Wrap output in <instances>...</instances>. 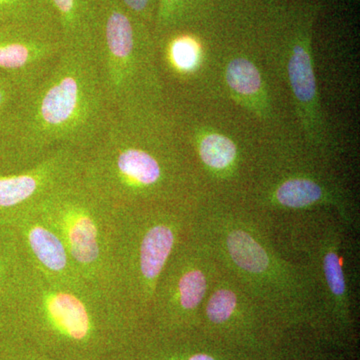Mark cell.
<instances>
[{
  "mask_svg": "<svg viewBox=\"0 0 360 360\" xmlns=\"http://www.w3.org/2000/svg\"><path fill=\"white\" fill-rule=\"evenodd\" d=\"M224 78L236 103L262 120L272 117L269 91L259 68L245 56H236L225 65Z\"/></svg>",
  "mask_w": 360,
  "mask_h": 360,
  "instance_id": "ac0fdd59",
  "label": "cell"
},
{
  "mask_svg": "<svg viewBox=\"0 0 360 360\" xmlns=\"http://www.w3.org/2000/svg\"><path fill=\"white\" fill-rule=\"evenodd\" d=\"M195 6L196 0H158L153 32L160 34L181 28L191 20Z\"/></svg>",
  "mask_w": 360,
  "mask_h": 360,
  "instance_id": "603a6c76",
  "label": "cell"
},
{
  "mask_svg": "<svg viewBox=\"0 0 360 360\" xmlns=\"http://www.w3.org/2000/svg\"><path fill=\"white\" fill-rule=\"evenodd\" d=\"M80 179L112 212L150 205L198 207L210 194L163 108L112 110L101 139L82 155Z\"/></svg>",
  "mask_w": 360,
  "mask_h": 360,
  "instance_id": "7a4b0ae2",
  "label": "cell"
},
{
  "mask_svg": "<svg viewBox=\"0 0 360 360\" xmlns=\"http://www.w3.org/2000/svg\"><path fill=\"white\" fill-rule=\"evenodd\" d=\"M127 13L139 18L142 22L150 26L153 30L158 0H115Z\"/></svg>",
  "mask_w": 360,
  "mask_h": 360,
  "instance_id": "d4e9b609",
  "label": "cell"
},
{
  "mask_svg": "<svg viewBox=\"0 0 360 360\" xmlns=\"http://www.w3.org/2000/svg\"><path fill=\"white\" fill-rule=\"evenodd\" d=\"M94 54L111 110L163 108V84L153 28L115 0H101Z\"/></svg>",
  "mask_w": 360,
  "mask_h": 360,
  "instance_id": "8992f818",
  "label": "cell"
},
{
  "mask_svg": "<svg viewBox=\"0 0 360 360\" xmlns=\"http://www.w3.org/2000/svg\"><path fill=\"white\" fill-rule=\"evenodd\" d=\"M6 227L15 238L26 264L53 278L82 279L58 229L37 203L18 214Z\"/></svg>",
  "mask_w": 360,
  "mask_h": 360,
  "instance_id": "9a60e30c",
  "label": "cell"
},
{
  "mask_svg": "<svg viewBox=\"0 0 360 360\" xmlns=\"http://www.w3.org/2000/svg\"><path fill=\"white\" fill-rule=\"evenodd\" d=\"M65 49L58 27L0 25V75L32 89Z\"/></svg>",
  "mask_w": 360,
  "mask_h": 360,
  "instance_id": "4fadbf2b",
  "label": "cell"
},
{
  "mask_svg": "<svg viewBox=\"0 0 360 360\" xmlns=\"http://www.w3.org/2000/svg\"><path fill=\"white\" fill-rule=\"evenodd\" d=\"M220 274L212 251L189 234L174 251L156 285L149 331L161 338L198 331L201 307Z\"/></svg>",
  "mask_w": 360,
  "mask_h": 360,
  "instance_id": "30bf717a",
  "label": "cell"
},
{
  "mask_svg": "<svg viewBox=\"0 0 360 360\" xmlns=\"http://www.w3.org/2000/svg\"><path fill=\"white\" fill-rule=\"evenodd\" d=\"M0 357L1 360H58L11 336L0 338Z\"/></svg>",
  "mask_w": 360,
  "mask_h": 360,
  "instance_id": "cb8c5ba5",
  "label": "cell"
},
{
  "mask_svg": "<svg viewBox=\"0 0 360 360\" xmlns=\"http://www.w3.org/2000/svg\"><path fill=\"white\" fill-rule=\"evenodd\" d=\"M0 25L59 28L51 0H0Z\"/></svg>",
  "mask_w": 360,
  "mask_h": 360,
  "instance_id": "44dd1931",
  "label": "cell"
},
{
  "mask_svg": "<svg viewBox=\"0 0 360 360\" xmlns=\"http://www.w3.org/2000/svg\"><path fill=\"white\" fill-rule=\"evenodd\" d=\"M148 331L115 291L46 276L25 262L7 295L1 336L58 360H124Z\"/></svg>",
  "mask_w": 360,
  "mask_h": 360,
  "instance_id": "6da1fadb",
  "label": "cell"
},
{
  "mask_svg": "<svg viewBox=\"0 0 360 360\" xmlns=\"http://www.w3.org/2000/svg\"><path fill=\"white\" fill-rule=\"evenodd\" d=\"M111 112L94 49L65 46L26 96L20 142L25 167L56 149L84 155L101 139Z\"/></svg>",
  "mask_w": 360,
  "mask_h": 360,
  "instance_id": "277c9868",
  "label": "cell"
},
{
  "mask_svg": "<svg viewBox=\"0 0 360 360\" xmlns=\"http://www.w3.org/2000/svg\"><path fill=\"white\" fill-rule=\"evenodd\" d=\"M30 89L13 78L0 75V175L26 168L20 142L23 110Z\"/></svg>",
  "mask_w": 360,
  "mask_h": 360,
  "instance_id": "e0dca14e",
  "label": "cell"
},
{
  "mask_svg": "<svg viewBox=\"0 0 360 360\" xmlns=\"http://www.w3.org/2000/svg\"><path fill=\"white\" fill-rule=\"evenodd\" d=\"M276 63L290 87L302 134L314 156L328 155V129L324 120L309 32L296 33L276 52Z\"/></svg>",
  "mask_w": 360,
  "mask_h": 360,
  "instance_id": "8fae6325",
  "label": "cell"
},
{
  "mask_svg": "<svg viewBox=\"0 0 360 360\" xmlns=\"http://www.w3.org/2000/svg\"><path fill=\"white\" fill-rule=\"evenodd\" d=\"M274 226L285 234L290 250L309 269L321 303V319L338 328H349L352 300L340 255L347 226L336 215L303 213L278 220Z\"/></svg>",
  "mask_w": 360,
  "mask_h": 360,
  "instance_id": "9c48e42d",
  "label": "cell"
},
{
  "mask_svg": "<svg viewBox=\"0 0 360 360\" xmlns=\"http://www.w3.org/2000/svg\"><path fill=\"white\" fill-rule=\"evenodd\" d=\"M198 207L150 205L113 212V286L146 323L158 281L191 233Z\"/></svg>",
  "mask_w": 360,
  "mask_h": 360,
  "instance_id": "5b68a950",
  "label": "cell"
},
{
  "mask_svg": "<svg viewBox=\"0 0 360 360\" xmlns=\"http://www.w3.org/2000/svg\"><path fill=\"white\" fill-rule=\"evenodd\" d=\"M82 155L59 148L13 174L0 175V225L6 226L56 187L80 174Z\"/></svg>",
  "mask_w": 360,
  "mask_h": 360,
  "instance_id": "7c38bea8",
  "label": "cell"
},
{
  "mask_svg": "<svg viewBox=\"0 0 360 360\" xmlns=\"http://www.w3.org/2000/svg\"><path fill=\"white\" fill-rule=\"evenodd\" d=\"M37 206L65 241L78 276L115 291L113 212L84 186L80 174L54 188Z\"/></svg>",
  "mask_w": 360,
  "mask_h": 360,
  "instance_id": "ba28073f",
  "label": "cell"
},
{
  "mask_svg": "<svg viewBox=\"0 0 360 360\" xmlns=\"http://www.w3.org/2000/svg\"><path fill=\"white\" fill-rule=\"evenodd\" d=\"M312 160L292 155H274L259 163L238 198L272 224L284 214L333 210L347 229L359 220L356 205L340 180Z\"/></svg>",
  "mask_w": 360,
  "mask_h": 360,
  "instance_id": "52a82bcc",
  "label": "cell"
},
{
  "mask_svg": "<svg viewBox=\"0 0 360 360\" xmlns=\"http://www.w3.org/2000/svg\"><path fill=\"white\" fill-rule=\"evenodd\" d=\"M155 37L165 65L176 77H188L200 68L202 49L193 37L174 30L155 34Z\"/></svg>",
  "mask_w": 360,
  "mask_h": 360,
  "instance_id": "ffe728a7",
  "label": "cell"
},
{
  "mask_svg": "<svg viewBox=\"0 0 360 360\" xmlns=\"http://www.w3.org/2000/svg\"><path fill=\"white\" fill-rule=\"evenodd\" d=\"M15 238L6 226L0 225V336L4 333V309L14 279L25 266Z\"/></svg>",
  "mask_w": 360,
  "mask_h": 360,
  "instance_id": "7402d4cb",
  "label": "cell"
},
{
  "mask_svg": "<svg viewBox=\"0 0 360 360\" xmlns=\"http://www.w3.org/2000/svg\"><path fill=\"white\" fill-rule=\"evenodd\" d=\"M191 142V155L210 193L238 196L248 180L238 144L227 135L202 127L193 130Z\"/></svg>",
  "mask_w": 360,
  "mask_h": 360,
  "instance_id": "2e32d148",
  "label": "cell"
},
{
  "mask_svg": "<svg viewBox=\"0 0 360 360\" xmlns=\"http://www.w3.org/2000/svg\"><path fill=\"white\" fill-rule=\"evenodd\" d=\"M65 46L94 47L101 0H51Z\"/></svg>",
  "mask_w": 360,
  "mask_h": 360,
  "instance_id": "d6986e66",
  "label": "cell"
},
{
  "mask_svg": "<svg viewBox=\"0 0 360 360\" xmlns=\"http://www.w3.org/2000/svg\"><path fill=\"white\" fill-rule=\"evenodd\" d=\"M274 224L238 198L208 194L191 233L212 251L220 269L283 326L321 319L309 269L274 241Z\"/></svg>",
  "mask_w": 360,
  "mask_h": 360,
  "instance_id": "3957f363",
  "label": "cell"
},
{
  "mask_svg": "<svg viewBox=\"0 0 360 360\" xmlns=\"http://www.w3.org/2000/svg\"><path fill=\"white\" fill-rule=\"evenodd\" d=\"M265 322L279 324L221 270L201 307L198 331L212 338L245 340Z\"/></svg>",
  "mask_w": 360,
  "mask_h": 360,
  "instance_id": "5bb4252c",
  "label": "cell"
}]
</instances>
